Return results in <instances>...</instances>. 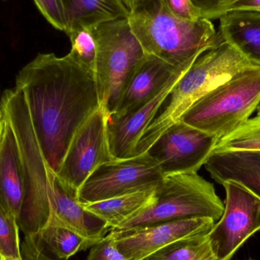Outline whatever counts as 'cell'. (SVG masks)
Returning <instances> with one entry per match:
<instances>
[{"label": "cell", "instance_id": "cell-1", "mask_svg": "<svg viewBox=\"0 0 260 260\" xmlns=\"http://www.w3.org/2000/svg\"><path fill=\"white\" fill-rule=\"evenodd\" d=\"M44 158L56 174L78 130L102 107L95 74L70 53H39L17 74Z\"/></svg>", "mask_w": 260, "mask_h": 260}, {"label": "cell", "instance_id": "cell-2", "mask_svg": "<svg viewBox=\"0 0 260 260\" xmlns=\"http://www.w3.org/2000/svg\"><path fill=\"white\" fill-rule=\"evenodd\" d=\"M128 21L146 54L175 67L192 63L224 43L212 21L182 19L161 0H137L130 7Z\"/></svg>", "mask_w": 260, "mask_h": 260}, {"label": "cell", "instance_id": "cell-3", "mask_svg": "<svg viewBox=\"0 0 260 260\" xmlns=\"http://www.w3.org/2000/svg\"><path fill=\"white\" fill-rule=\"evenodd\" d=\"M0 108L15 133L21 154L24 197L18 224L24 238H28L50 223V198L56 174L44 158L22 93L15 88L6 89Z\"/></svg>", "mask_w": 260, "mask_h": 260}, {"label": "cell", "instance_id": "cell-4", "mask_svg": "<svg viewBox=\"0 0 260 260\" xmlns=\"http://www.w3.org/2000/svg\"><path fill=\"white\" fill-rule=\"evenodd\" d=\"M259 68L230 44L208 50L199 56L177 81L136 145V155L146 152L159 136L205 94L238 73Z\"/></svg>", "mask_w": 260, "mask_h": 260}, {"label": "cell", "instance_id": "cell-5", "mask_svg": "<svg viewBox=\"0 0 260 260\" xmlns=\"http://www.w3.org/2000/svg\"><path fill=\"white\" fill-rule=\"evenodd\" d=\"M224 204L215 186L197 173L166 176L154 189V200L117 231L129 230L174 220L222 216Z\"/></svg>", "mask_w": 260, "mask_h": 260}, {"label": "cell", "instance_id": "cell-6", "mask_svg": "<svg viewBox=\"0 0 260 260\" xmlns=\"http://www.w3.org/2000/svg\"><path fill=\"white\" fill-rule=\"evenodd\" d=\"M260 104V68L249 69L195 102L180 120L218 139L241 126Z\"/></svg>", "mask_w": 260, "mask_h": 260}, {"label": "cell", "instance_id": "cell-7", "mask_svg": "<svg viewBox=\"0 0 260 260\" xmlns=\"http://www.w3.org/2000/svg\"><path fill=\"white\" fill-rule=\"evenodd\" d=\"M91 30L97 44L95 78L99 98L110 116L117 109L125 87L146 53L132 31L128 18L102 23Z\"/></svg>", "mask_w": 260, "mask_h": 260}, {"label": "cell", "instance_id": "cell-8", "mask_svg": "<svg viewBox=\"0 0 260 260\" xmlns=\"http://www.w3.org/2000/svg\"><path fill=\"white\" fill-rule=\"evenodd\" d=\"M165 175L148 152L114 159L96 168L78 191L82 205L139 191L154 189Z\"/></svg>", "mask_w": 260, "mask_h": 260}, {"label": "cell", "instance_id": "cell-9", "mask_svg": "<svg viewBox=\"0 0 260 260\" xmlns=\"http://www.w3.org/2000/svg\"><path fill=\"white\" fill-rule=\"evenodd\" d=\"M222 186L226 192L224 212L208 238L217 260H231L260 231V199L237 182L229 180Z\"/></svg>", "mask_w": 260, "mask_h": 260}, {"label": "cell", "instance_id": "cell-10", "mask_svg": "<svg viewBox=\"0 0 260 260\" xmlns=\"http://www.w3.org/2000/svg\"><path fill=\"white\" fill-rule=\"evenodd\" d=\"M219 139L180 120L170 126L146 151L165 177L197 173Z\"/></svg>", "mask_w": 260, "mask_h": 260}, {"label": "cell", "instance_id": "cell-11", "mask_svg": "<svg viewBox=\"0 0 260 260\" xmlns=\"http://www.w3.org/2000/svg\"><path fill=\"white\" fill-rule=\"evenodd\" d=\"M108 117L102 105L81 126L56 174L64 185L77 192L96 168L114 159L108 145Z\"/></svg>", "mask_w": 260, "mask_h": 260}, {"label": "cell", "instance_id": "cell-12", "mask_svg": "<svg viewBox=\"0 0 260 260\" xmlns=\"http://www.w3.org/2000/svg\"><path fill=\"white\" fill-rule=\"evenodd\" d=\"M215 221L211 218L174 220L129 230H111L119 250L127 260H143L162 247L183 238L209 233Z\"/></svg>", "mask_w": 260, "mask_h": 260}, {"label": "cell", "instance_id": "cell-13", "mask_svg": "<svg viewBox=\"0 0 260 260\" xmlns=\"http://www.w3.org/2000/svg\"><path fill=\"white\" fill-rule=\"evenodd\" d=\"M191 65L180 69L165 88L145 105L128 114L108 117L107 123L108 145L114 159H127L136 156V145L144 131L157 116L177 81Z\"/></svg>", "mask_w": 260, "mask_h": 260}, {"label": "cell", "instance_id": "cell-14", "mask_svg": "<svg viewBox=\"0 0 260 260\" xmlns=\"http://www.w3.org/2000/svg\"><path fill=\"white\" fill-rule=\"evenodd\" d=\"M50 203L51 218L49 224L65 226L93 244L111 230L105 221L83 207L78 200V192L64 185L56 175Z\"/></svg>", "mask_w": 260, "mask_h": 260}, {"label": "cell", "instance_id": "cell-15", "mask_svg": "<svg viewBox=\"0 0 260 260\" xmlns=\"http://www.w3.org/2000/svg\"><path fill=\"white\" fill-rule=\"evenodd\" d=\"M192 63L175 67L153 55L146 54L130 78L117 109L111 115H123L145 105L165 88L180 69Z\"/></svg>", "mask_w": 260, "mask_h": 260}, {"label": "cell", "instance_id": "cell-16", "mask_svg": "<svg viewBox=\"0 0 260 260\" xmlns=\"http://www.w3.org/2000/svg\"><path fill=\"white\" fill-rule=\"evenodd\" d=\"M24 197L22 162L12 126L6 119L0 140V203L19 220Z\"/></svg>", "mask_w": 260, "mask_h": 260}, {"label": "cell", "instance_id": "cell-17", "mask_svg": "<svg viewBox=\"0 0 260 260\" xmlns=\"http://www.w3.org/2000/svg\"><path fill=\"white\" fill-rule=\"evenodd\" d=\"M205 167L219 184L237 182L260 199V151H213Z\"/></svg>", "mask_w": 260, "mask_h": 260}, {"label": "cell", "instance_id": "cell-18", "mask_svg": "<svg viewBox=\"0 0 260 260\" xmlns=\"http://www.w3.org/2000/svg\"><path fill=\"white\" fill-rule=\"evenodd\" d=\"M219 20L218 33L223 42L260 68V12L229 11Z\"/></svg>", "mask_w": 260, "mask_h": 260}, {"label": "cell", "instance_id": "cell-19", "mask_svg": "<svg viewBox=\"0 0 260 260\" xmlns=\"http://www.w3.org/2000/svg\"><path fill=\"white\" fill-rule=\"evenodd\" d=\"M67 35L82 28H92L107 21L128 18L126 0H60Z\"/></svg>", "mask_w": 260, "mask_h": 260}, {"label": "cell", "instance_id": "cell-20", "mask_svg": "<svg viewBox=\"0 0 260 260\" xmlns=\"http://www.w3.org/2000/svg\"><path fill=\"white\" fill-rule=\"evenodd\" d=\"M154 189L82 205L87 211L105 221L111 231L114 230L152 204L154 200Z\"/></svg>", "mask_w": 260, "mask_h": 260}, {"label": "cell", "instance_id": "cell-21", "mask_svg": "<svg viewBox=\"0 0 260 260\" xmlns=\"http://www.w3.org/2000/svg\"><path fill=\"white\" fill-rule=\"evenodd\" d=\"M211 252L206 234L174 241L143 260H202Z\"/></svg>", "mask_w": 260, "mask_h": 260}, {"label": "cell", "instance_id": "cell-22", "mask_svg": "<svg viewBox=\"0 0 260 260\" xmlns=\"http://www.w3.org/2000/svg\"><path fill=\"white\" fill-rule=\"evenodd\" d=\"M260 151V116L249 118L232 133L221 138L214 152Z\"/></svg>", "mask_w": 260, "mask_h": 260}, {"label": "cell", "instance_id": "cell-23", "mask_svg": "<svg viewBox=\"0 0 260 260\" xmlns=\"http://www.w3.org/2000/svg\"><path fill=\"white\" fill-rule=\"evenodd\" d=\"M19 231L16 217L0 203V256L3 260L22 258Z\"/></svg>", "mask_w": 260, "mask_h": 260}, {"label": "cell", "instance_id": "cell-24", "mask_svg": "<svg viewBox=\"0 0 260 260\" xmlns=\"http://www.w3.org/2000/svg\"><path fill=\"white\" fill-rule=\"evenodd\" d=\"M72 44L70 54L85 68L95 74L97 44L91 28H82L68 35Z\"/></svg>", "mask_w": 260, "mask_h": 260}, {"label": "cell", "instance_id": "cell-25", "mask_svg": "<svg viewBox=\"0 0 260 260\" xmlns=\"http://www.w3.org/2000/svg\"><path fill=\"white\" fill-rule=\"evenodd\" d=\"M87 260H127L119 250L114 237L109 234L91 247Z\"/></svg>", "mask_w": 260, "mask_h": 260}, {"label": "cell", "instance_id": "cell-26", "mask_svg": "<svg viewBox=\"0 0 260 260\" xmlns=\"http://www.w3.org/2000/svg\"><path fill=\"white\" fill-rule=\"evenodd\" d=\"M40 12L57 30L66 31V21L60 0H34Z\"/></svg>", "mask_w": 260, "mask_h": 260}, {"label": "cell", "instance_id": "cell-27", "mask_svg": "<svg viewBox=\"0 0 260 260\" xmlns=\"http://www.w3.org/2000/svg\"><path fill=\"white\" fill-rule=\"evenodd\" d=\"M200 11L201 18L206 19H219L228 12L229 8L238 0H191Z\"/></svg>", "mask_w": 260, "mask_h": 260}, {"label": "cell", "instance_id": "cell-28", "mask_svg": "<svg viewBox=\"0 0 260 260\" xmlns=\"http://www.w3.org/2000/svg\"><path fill=\"white\" fill-rule=\"evenodd\" d=\"M168 10L182 19L196 21L201 18L200 11L191 0H161Z\"/></svg>", "mask_w": 260, "mask_h": 260}, {"label": "cell", "instance_id": "cell-29", "mask_svg": "<svg viewBox=\"0 0 260 260\" xmlns=\"http://www.w3.org/2000/svg\"><path fill=\"white\" fill-rule=\"evenodd\" d=\"M245 10L260 12V0H238L231 6L229 11Z\"/></svg>", "mask_w": 260, "mask_h": 260}, {"label": "cell", "instance_id": "cell-30", "mask_svg": "<svg viewBox=\"0 0 260 260\" xmlns=\"http://www.w3.org/2000/svg\"><path fill=\"white\" fill-rule=\"evenodd\" d=\"M5 125H6V117H5L3 110L0 108V140H1L2 136L4 131Z\"/></svg>", "mask_w": 260, "mask_h": 260}, {"label": "cell", "instance_id": "cell-31", "mask_svg": "<svg viewBox=\"0 0 260 260\" xmlns=\"http://www.w3.org/2000/svg\"><path fill=\"white\" fill-rule=\"evenodd\" d=\"M202 260H217L216 258H215V256H214L213 253H212V251L211 252V253H209V254L207 255V256H206V257L204 258V259Z\"/></svg>", "mask_w": 260, "mask_h": 260}, {"label": "cell", "instance_id": "cell-32", "mask_svg": "<svg viewBox=\"0 0 260 260\" xmlns=\"http://www.w3.org/2000/svg\"><path fill=\"white\" fill-rule=\"evenodd\" d=\"M136 1H137V0H126V2L127 3V4L129 5V7H131L132 5H133V3H136Z\"/></svg>", "mask_w": 260, "mask_h": 260}, {"label": "cell", "instance_id": "cell-33", "mask_svg": "<svg viewBox=\"0 0 260 260\" xmlns=\"http://www.w3.org/2000/svg\"><path fill=\"white\" fill-rule=\"evenodd\" d=\"M256 112H257V115L260 116V104L258 106L257 109H256Z\"/></svg>", "mask_w": 260, "mask_h": 260}, {"label": "cell", "instance_id": "cell-34", "mask_svg": "<svg viewBox=\"0 0 260 260\" xmlns=\"http://www.w3.org/2000/svg\"><path fill=\"white\" fill-rule=\"evenodd\" d=\"M11 260H24L23 258H21V259H11Z\"/></svg>", "mask_w": 260, "mask_h": 260}, {"label": "cell", "instance_id": "cell-35", "mask_svg": "<svg viewBox=\"0 0 260 260\" xmlns=\"http://www.w3.org/2000/svg\"><path fill=\"white\" fill-rule=\"evenodd\" d=\"M0 260H3V259H2L1 256H0Z\"/></svg>", "mask_w": 260, "mask_h": 260}, {"label": "cell", "instance_id": "cell-36", "mask_svg": "<svg viewBox=\"0 0 260 260\" xmlns=\"http://www.w3.org/2000/svg\"><path fill=\"white\" fill-rule=\"evenodd\" d=\"M3 1H5V0H3Z\"/></svg>", "mask_w": 260, "mask_h": 260}]
</instances>
